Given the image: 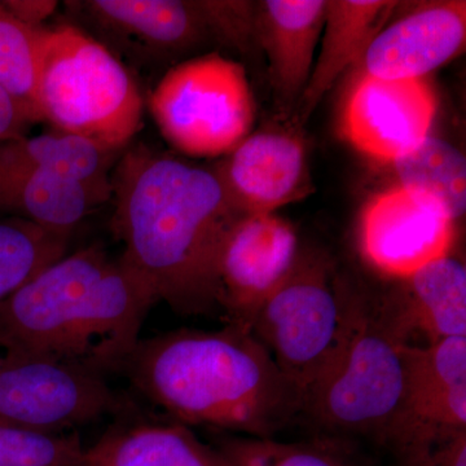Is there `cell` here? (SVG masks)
Here are the masks:
<instances>
[{"label": "cell", "mask_w": 466, "mask_h": 466, "mask_svg": "<svg viewBox=\"0 0 466 466\" xmlns=\"http://www.w3.org/2000/svg\"><path fill=\"white\" fill-rule=\"evenodd\" d=\"M346 294L323 259L299 253L290 274L251 321V332L303 400L341 342Z\"/></svg>", "instance_id": "7"}, {"label": "cell", "mask_w": 466, "mask_h": 466, "mask_svg": "<svg viewBox=\"0 0 466 466\" xmlns=\"http://www.w3.org/2000/svg\"><path fill=\"white\" fill-rule=\"evenodd\" d=\"M149 106L162 137L191 157L228 155L250 134L256 118L244 67L219 54L171 67Z\"/></svg>", "instance_id": "6"}, {"label": "cell", "mask_w": 466, "mask_h": 466, "mask_svg": "<svg viewBox=\"0 0 466 466\" xmlns=\"http://www.w3.org/2000/svg\"><path fill=\"white\" fill-rule=\"evenodd\" d=\"M171 421L272 438L303 412L300 392L248 328L140 339L119 370Z\"/></svg>", "instance_id": "2"}, {"label": "cell", "mask_w": 466, "mask_h": 466, "mask_svg": "<svg viewBox=\"0 0 466 466\" xmlns=\"http://www.w3.org/2000/svg\"><path fill=\"white\" fill-rule=\"evenodd\" d=\"M0 3L24 25L35 29L43 27L45 21L52 16L58 5L54 0H5Z\"/></svg>", "instance_id": "29"}, {"label": "cell", "mask_w": 466, "mask_h": 466, "mask_svg": "<svg viewBox=\"0 0 466 466\" xmlns=\"http://www.w3.org/2000/svg\"><path fill=\"white\" fill-rule=\"evenodd\" d=\"M410 333L389 299L346 294L345 327L323 375L303 400V413L334 433L392 444L407 431L403 351Z\"/></svg>", "instance_id": "4"}, {"label": "cell", "mask_w": 466, "mask_h": 466, "mask_svg": "<svg viewBox=\"0 0 466 466\" xmlns=\"http://www.w3.org/2000/svg\"><path fill=\"white\" fill-rule=\"evenodd\" d=\"M403 357L408 424L466 428V336L408 343Z\"/></svg>", "instance_id": "17"}, {"label": "cell", "mask_w": 466, "mask_h": 466, "mask_svg": "<svg viewBox=\"0 0 466 466\" xmlns=\"http://www.w3.org/2000/svg\"><path fill=\"white\" fill-rule=\"evenodd\" d=\"M106 193L51 173L0 177V208L42 228L69 236L88 213L108 201Z\"/></svg>", "instance_id": "21"}, {"label": "cell", "mask_w": 466, "mask_h": 466, "mask_svg": "<svg viewBox=\"0 0 466 466\" xmlns=\"http://www.w3.org/2000/svg\"><path fill=\"white\" fill-rule=\"evenodd\" d=\"M115 155L76 135L54 130L0 143V177L58 174L112 196L109 170Z\"/></svg>", "instance_id": "20"}, {"label": "cell", "mask_w": 466, "mask_h": 466, "mask_svg": "<svg viewBox=\"0 0 466 466\" xmlns=\"http://www.w3.org/2000/svg\"><path fill=\"white\" fill-rule=\"evenodd\" d=\"M210 38L247 50L257 39V5L250 2L198 0Z\"/></svg>", "instance_id": "28"}, {"label": "cell", "mask_w": 466, "mask_h": 466, "mask_svg": "<svg viewBox=\"0 0 466 466\" xmlns=\"http://www.w3.org/2000/svg\"><path fill=\"white\" fill-rule=\"evenodd\" d=\"M156 302L122 256L91 245L0 302V348L5 357L55 359L103 377L119 373Z\"/></svg>", "instance_id": "3"}, {"label": "cell", "mask_w": 466, "mask_h": 466, "mask_svg": "<svg viewBox=\"0 0 466 466\" xmlns=\"http://www.w3.org/2000/svg\"><path fill=\"white\" fill-rule=\"evenodd\" d=\"M56 466H86V461L76 462V464H66V465H56Z\"/></svg>", "instance_id": "31"}, {"label": "cell", "mask_w": 466, "mask_h": 466, "mask_svg": "<svg viewBox=\"0 0 466 466\" xmlns=\"http://www.w3.org/2000/svg\"><path fill=\"white\" fill-rule=\"evenodd\" d=\"M400 188L440 208L455 222L466 208V159L452 144L428 137L392 161Z\"/></svg>", "instance_id": "22"}, {"label": "cell", "mask_w": 466, "mask_h": 466, "mask_svg": "<svg viewBox=\"0 0 466 466\" xmlns=\"http://www.w3.org/2000/svg\"><path fill=\"white\" fill-rule=\"evenodd\" d=\"M67 238L23 218L0 220V302L63 258Z\"/></svg>", "instance_id": "24"}, {"label": "cell", "mask_w": 466, "mask_h": 466, "mask_svg": "<svg viewBox=\"0 0 466 466\" xmlns=\"http://www.w3.org/2000/svg\"><path fill=\"white\" fill-rule=\"evenodd\" d=\"M45 27L24 25L0 3V86L16 101L29 124L43 121L39 66Z\"/></svg>", "instance_id": "23"}, {"label": "cell", "mask_w": 466, "mask_h": 466, "mask_svg": "<svg viewBox=\"0 0 466 466\" xmlns=\"http://www.w3.org/2000/svg\"><path fill=\"white\" fill-rule=\"evenodd\" d=\"M134 412L130 404L85 451L86 466H229L216 447L202 443L189 426Z\"/></svg>", "instance_id": "16"}, {"label": "cell", "mask_w": 466, "mask_h": 466, "mask_svg": "<svg viewBox=\"0 0 466 466\" xmlns=\"http://www.w3.org/2000/svg\"><path fill=\"white\" fill-rule=\"evenodd\" d=\"M465 41V2L426 3L380 30L364 54L363 75L422 79L461 54Z\"/></svg>", "instance_id": "13"}, {"label": "cell", "mask_w": 466, "mask_h": 466, "mask_svg": "<svg viewBox=\"0 0 466 466\" xmlns=\"http://www.w3.org/2000/svg\"><path fill=\"white\" fill-rule=\"evenodd\" d=\"M88 23L143 63H162L210 38L198 2L90 0L79 3Z\"/></svg>", "instance_id": "14"}, {"label": "cell", "mask_w": 466, "mask_h": 466, "mask_svg": "<svg viewBox=\"0 0 466 466\" xmlns=\"http://www.w3.org/2000/svg\"><path fill=\"white\" fill-rule=\"evenodd\" d=\"M299 256L296 229L275 213L248 214L233 225L219 259V309L227 324L250 329L262 303Z\"/></svg>", "instance_id": "9"}, {"label": "cell", "mask_w": 466, "mask_h": 466, "mask_svg": "<svg viewBox=\"0 0 466 466\" xmlns=\"http://www.w3.org/2000/svg\"><path fill=\"white\" fill-rule=\"evenodd\" d=\"M39 106L54 130L109 152L125 148L142 125L133 76L103 43L75 26L43 33Z\"/></svg>", "instance_id": "5"}, {"label": "cell", "mask_w": 466, "mask_h": 466, "mask_svg": "<svg viewBox=\"0 0 466 466\" xmlns=\"http://www.w3.org/2000/svg\"><path fill=\"white\" fill-rule=\"evenodd\" d=\"M211 446L229 466H366L320 443H283L219 431Z\"/></svg>", "instance_id": "25"}, {"label": "cell", "mask_w": 466, "mask_h": 466, "mask_svg": "<svg viewBox=\"0 0 466 466\" xmlns=\"http://www.w3.org/2000/svg\"><path fill=\"white\" fill-rule=\"evenodd\" d=\"M453 223L440 208L397 187L367 205L359 226V245L368 265L403 280L451 254Z\"/></svg>", "instance_id": "10"}, {"label": "cell", "mask_w": 466, "mask_h": 466, "mask_svg": "<svg viewBox=\"0 0 466 466\" xmlns=\"http://www.w3.org/2000/svg\"><path fill=\"white\" fill-rule=\"evenodd\" d=\"M437 101L424 79L390 81L361 75L350 91L342 126L349 142L392 162L429 137Z\"/></svg>", "instance_id": "11"}, {"label": "cell", "mask_w": 466, "mask_h": 466, "mask_svg": "<svg viewBox=\"0 0 466 466\" xmlns=\"http://www.w3.org/2000/svg\"><path fill=\"white\" fill-rule=\"evenodd\" d=\"M327 2L266 0L257 5V41L266 52L276 97L285 112L296 108L309 84Z\"/></svg>", "instance_id": "15"}, {"label": "cell", "mask_w": 466, "mask_h": 466, "mask_svg": "<svg viewBox=\"0 0 466 466\" xmlns=\"http://www.w3.org/2000/svg\"><path fill=\"white\" fill-rule=\"evenodd\" d=\"M85 460L78 433L41 434L0 424V466H56Z\"/></svg>", "instance_id": "26"}, {"label": "cell", "mask_w": 466, "mask_h": 466, "mask_svg": "<svg viewBox=\"0 0 466 466\" xmlns=\"http://www.w3.org/2000/svg\"><path fill=\"white\" fill-rule=\"evenodd\" d=\"M130 403L106 377L66 361L3 357L0 424L41 434H64L124 412Z\"/></svg>", "instance_id": "8"}, {"label": "cell", "mask_w": 466, "mask_h": 466, "mask_svg": "<svg viewBox=\"0 0 466 466\" xmlns=\"http://www.w3.org/2000/svg\"><path fill=\"white\" fill-rule=\"evenodd\" d=\"M3 363V357H0V366H2Z\"/></svg>", "instance_id": "32"}, {"label": "cell", "mask_w": 466, "mask_h": 466, "mask_svg": "<svg viewBox=\"0 0 466 466\" xmlns=\"http://www.w3.org/2000/svg\"><path fill=\"white\" fill-rule=\"evenodd\" d=\"M29 125L16 101L0 86V143L25 137Z\"/></svg>", "instance_id": "30"}, {"label": "cell", "mask_w": 466, "mask_h": 466, "mask_svg": "<svg viewBox=\"0 0 466 466\" xmlns=\"http://www.w3.org/2000/svg\"><path fill=\"white\" fill-rule=\"evenodd\" d=\"M216 174L244 216L275 213L312 191L305 143L296 131L248 135Z\"/></svg>", "instance_id": "12"}, {"label": "cell", "mask_w": 466, "mask_h": 466, "mask_svg": "<svg viewBox=\"0 0 466 466\" xmlns=\"http://www.w3.org/2000/svg\"><path fill=\"white\" fill-rule=\"evenodd\" d=\"M112 228L122 258L177 314L219 309V259L244 214L216 171L139 144L126 150L112 177Z\"/></svg>", "instance_id": "1"}, {"label": "cell", "mask_w": 466, "mask_h": 466, "mask_svg": "<svg viewBox=\"0 0 466 466\" xmlns=\"http://www.w3.org/2000/svg\"><path fill=\"white\" fill-rule=\"evenodd\" d=\"M392 449L394 466H466V428L419 425Z\"/></svg>", "instance_id": "27"}, {"label": "cell", "mask_w": 466, "mask_h": 466, "mask_svg": "<svg viewBox=\"0 0 466 466\" xmlns=\"http://www.w3.org/2000/svg\"><path fill=\"white\" fill-rule=\"evenodd\" d=\"M404 288L390 299L408 332L419 330L429 342L466 336V268L441 257L403 279Z\"/></svg>", "instance_id": "19"}, {"label": "cell", "mask_w": 466, "mask_h": 466, "mask_svg": "<svg viewBox=\"0 0 466 466\" xmlns=\"http://www.w3.org/2000/svg\"><path fill=\"white\" fill-rule=\"evenodd\" d=\"M397 2L328 0L320 51L309 84L296 106V119L305 124L337 79L363 58L368 46L388 24Z\"/></svg>", "instance_id": "18"}]
</instances>
